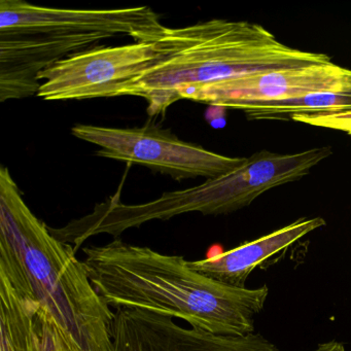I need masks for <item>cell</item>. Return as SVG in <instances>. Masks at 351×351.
Here are the masks:
<instances>
[{
    "label": "cell",
    "instance_id": "cell-1",
    "mask_svg": "<svg viewBox=\"0 0 351 351\" xmlns=\"http://www.w3.org/2000/svg\"><path fill=\"white\" fill-rule=\"evenodd\" d=\"M82 250L90 280L110 308L180 318L211 334H252L254 317L269 295L267 285H226L193 270L182 256L132 245L120 238Z\"/></svg>",
    "mask_w": 351,
    "mask_h": 351
},
{
    "label": "cell",
    "instance_id": "cell-2",
    "mask_svg": "<svg viewBox=\"0 0 351 351\" xmlns=\"http://www.w3.org/2000/svg\"><path fill=\"white\" fill-rule=\"evenodd\" d=\"M0 275L29 293L71 351H112L114 311L94 289L77 250L55 237L0 168Z\"/></svg>",
    "mask_w": 351,
    "mask_h": 351
},
{
    "label": "cell",
    "instance_id": "cell-3",
    "mask_svg": "<svg viewBox=\"0 0 351 351\" xmlns=\"http://www.w3.org/2000/svg\"><path fill=\"white\" fill-rule=\"evenodd\" d=\"M151 43L157 60L120 95L143 98L151 118L165 114L186 90L332 62L328 55L291 48L260 24L247 21L213 19L164 27Z\"/></svg>",
    "mask_w": 351,
    "mask_h": 351
},
{
    "label": "cell",
    "instance_id": "cell-4",
    "mask_svg": "<svg viewBox=\"0 0 351 351\" xmlns=\"http://www.w3.org/2000/svg\"><path fill=\"white\" fill-rule=\"evenodd\" d=\"M165 26L149 7L71 10L0 1V101L36 95L38 75L114 36L152 42Z\"/></svg>",
    "mask_w": 351,
    "mask_h": 351
},
{
    "label": "cell",
    "instance_id": "cell-5",
    "mask_svg": "<svg viewBox=\"0 0 351 351\" xmlns=\"http://www.w3.org/2000/svg\"><path fill=\"white\" fill-rule=\"evenodd\" d=\"M73 136L99 147L97 155L108 159L138 164L176 180L229 173L246 158L228 157L178 138L173 133L147 123L138 128H112L75 125Z\"/></svg>",
    "mask_w": 351,
    "mask_h": 351
},
{
    "label": "cell",
    "instance_id": "cell-6",
    "mask_svg": "<svg viewBox=\"0 0 351 351\" xmlns=\"http://www.w3.org/2000/svg\"><path fill=\"white\" fill-rule=\"evenodd\" d=\"M154 43L97 46L59 61L38 75V97L47 101L120 97L157 60Z\"/></svg>",
    "mask_w": 351,
    "mask_h": 351
},
{
    "label": "cell",
    "instance_id": "cell-7",
    "mask_svg": "<svg viewBox=\"0 0 351 351\" xmlns=\"http://www.w3.org/2000/svg\"><path fill=\"white\" fill-rule=\"evenodd\" d=\"M351 92V69L332 62L280 69L186 90L180 100L245 110L248 106L315 93Z\"/></svg>",
    "mask_w": 351,
    "mask_h": 351
},
{
    "label": "cell",
    "instance_id": "cell-8",
    "mask_svg": "<svg viewBox=\"0 0 351 351\" xmlns=\"http://www.w3.org/2000/svg\"><path fill=\"white\" fill-rule=\"evenodd\" d=\"M112 339V351H280L262 335L211 334L145 310H116Z\"/></svg>",
    "mask_w": 351,
    "mask_h": 351
},
{
    "label": "cell",
    "instance_id": "cell-9",
    "mask_svg": "<svg viewBox=\"0 0 351 351\" xmlns=\"http://www.w3.org/2000/svg\"><path fill=\"white\" fill-rule=\"evenodd\" d=\"M326 223L322 217L300 219L233 250L217 252L202 260L189 261V266L226 285L245 287L248 276L256 267Z\"/></svg>",
    "mask_w": 351,
    "mask_h": 351
},
{
    "label": "cell",
    "instance_id": "cell-10",
    "mask_svg": "<svg viewBox=\"0 0 351 351\" xmlns=\"http://www.w3.org/2000/svg\"><path fill=\"white\" fill-rule=\"evenodd\" d=\"M38 300L0 275V351H40Z\"/></svg>",
    "mask_w": 351,
    "mask_h": 351
},
{
    "label": "cell",
    "instance_id": "cell-11",
    "mask_svg": "<svg viewBox=\"0 0 351 351\" xmlns=\"http://www.w3.org/2000/svg\"><path fill=\"white\" fill-rule=\"evenodd\" d=\"M351 110V92L315 93L285 101L254 104L245 110L248 120H291L298 114H332Z\"/></svg>",
    "mask_w": 351,
    "mask_h": 351
},
{
    "label": "cell",
    "instance_id": "cell-12",
    "mask_svg": "<svg viewBox=\"0 0 351 351\" xmlns=\"http://www.w3.org/2000/svg\"><path fill=\"white\" fill-rule=\"evenodd\" d=\"M40 303V302H38ZM40 351H71L48 310L40 305L38 314Z\"/></svg>",
    "mask_w": 351,
    "mask_h": 351
},
{
    "label": "cell",
    "instance_id": "cell-13",
    "mask_svg": "<svg viewBox=\"0 0 351 351\" xmlns=\"http://www.w3.org/2000/svg\"><path fill=\"white\" fill-rule=\"evenodd\" d=\"M291 120L310 126L342 131L351 136V110L332 114H298Z\"/></svg>",
    "mask_w": 351,
    "mask_h": 351
},
{
    "label": "cell",
    "instance_id": "cell-14",
    "mask_svg": "<svg viewBox=\"0 0 351 351\" xmlns=\"http://www.w3.org/2000/svg\"><path fill=\"white\" fill-rule=\"evenodd\" d=\"M312 351H346L344 345L338 341H330V342L318 344L315 349Z\"/></svg>",
    "mask_w": 351,
    "mask_h": 351
}]
</instances>
